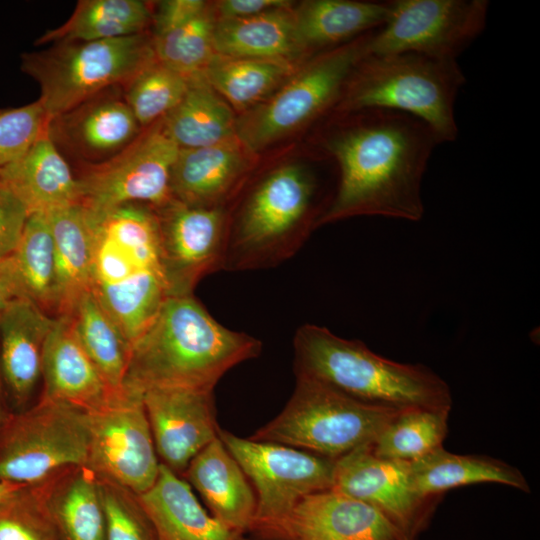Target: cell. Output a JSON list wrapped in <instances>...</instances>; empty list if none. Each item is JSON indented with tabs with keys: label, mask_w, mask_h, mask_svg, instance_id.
<instances>
[{
	"label": "cell",
	"mask_w": 540,
	"mask_h": 540,
	"mask_svg": "<svg viewBox=\"0 0 540 540\" xmlns=\"http://www.w3.org/2000/svg\"><path fill=\"white\" fill-rule=\"evenodd\" d=\"M342 120L323 147L338 168V181L319 226L354 216L416 222L424 215L422 181L440 144L410 115L385 110L337 111Z\"/></svg>",
	"instance_id": "obj_1"
},
{
	"label": "cell",
	"mask_w": 540,
	"mask_h": 540,
	"mask_svg": "<svg viewBox=\"0 0 540 540\" xmlns=\"http://www.w3.org/2000/svg\"><path fill=\"white\" fill-rule=\"evenodd\" d=\"M262 343L217 322L193 296H170L131 346L123 390H214L234 366L260 355Z\"/></svg>",
	"instance_id": "obj_2"
},
{
	"label": "cell",
	"mask_w": 540,
	"mask_h": 540,
	"mask_svg": "<svg viewBox=\"0 0 540 540\" xmlns=\"http://www.w3.org/2000/svg\"><path fill=\"white\" fill-rule=\"evenodd\" d=\"M85 211L93 237L90 290L132 346L170 297L156 211L138 203Z\"/></svg>",
	"instance_id": "obj_3"
},
{
	"label": "cell",
	"mask_w": 540,
	"mask_h": 540,
	"mask_svg": "<svg viewBox=\"0 0 540 540\" xmlns=\"http://www.w3.org/2000/svg\"><path fill=\"white\" fill-rule=\"evenodd\" d=\"M293 347L296 377L321 382L372 405L451 410L448 383L422 364L387 359L360 340L339 337L315 324L297 329Z\"/></svg>",
	"instance_id": "obj_4"
},
{
	"label": "cell",
	"mask_w": 540,
	"mask_h": 540,
	"mask_svg": "<svg viewBox=\"0 0 540 540\" xmlns=\"http://www.w3.org/2000/svg\"><path fill=\"white\" fill-rule=\"evenodd\" d=\"M465 76L457 60L401 52L366 54L351 72L336 111L385 109L425 123L440 144L458 137L457 95Z\"/></svg>",
	"instance_id": "obj_5"
},
{
	"label": "cell",
	"mask_w": 540,
	"mask_h": 540,
	"mask_svg": "<svg viewBox=\"0 0 540 540\" xmlns=\"http://www.w3.org/2000/svg\"><path fill=\"white\" fill-rule=\"evenodd\" d=\"M317 189L313 174L300 164L268 173L228 223L222 270L264 269L293 256L319 226Z\"/></svg>",
	"instance_id": "obj_6"
},
{
	"label": "cell",
	"mask_w": 540,
	"mask_h": 540,
	"mask_svg": "<svg viewBox=\"0 0 540 540\" xmlns=\"http://www.w3.org/2000/svg\"><path fill=\"white\" fill-rule=\"evenodd\" d=\"M21 69L40 87L48 121L96 94L124 86L155 60L146 32L95 41H61L21 56Z\"/></svg>",
	"instance_id": "obj_7"
},
{
	"label": "cell",
	"mask_w": 540,
	"mask_h": 540,
	"mask_svg": "<svg viewBox=\"0 0 540 540\" xmlns=\"http://www.w3.org/2000/svg\"><path fill=\"white\" fill-rule=\"evenodd\" d=\"M399 411L364 403L321 382L296 377L283 410L249 438L336 460L371 444Z\"/></svg>",
	"instance_id": "obj_8"
},
{
	"label": "cell",
	"mask_w": 540,
	"mask_h": 540,
	"mask_svg": "<svg viewBox=\"0 0 540 540\" xmlns=\"http://www.w3.org/2000/svg\"><path fill=\"white\" fill-rule=\"evenodd\" d=\"M374 31L317 54L269 99L245 112L236 121V136L249 153L266 149L336 107L351 72L368 53Z\"/></svg>",
	"instance_id": "obj_9"
},
{
	"label": "cell",
	"mask_w": 540,
	"mask_h": 540,
	"mask_svg": "<svg viewBox=\"0 0 540 540\" xmlns=\"http://www.w3.org/2000/svg\"><path fill=\"white\" fill-rule=\"evenodd\" d=\"M88 411L42 397L0 424V481L32 487L70 467L86 466Z\"/></svg>",
	"instance_id": "obj_10"
},
{
	"label": "cell",
	"mask_w": 540,
	"mask_h": 540,
	"mask_svg": "<svg viewBox=\"0 0 540 540\" xmlns=\"http://www.w3.org/2000/svg\"><path fill=\"white\" fill-rule=\"evenodd\" d=\"M256 496L249 532L258 540H277L280 528L304 497L332 489L335 460L287 445L242 438L219 430Z\"/></svg>",
	"instance_id": "obj_11"
},
{
	"label": "cell",
	"mask_w": 540,
	"mask_h": 540,
	"mask_svg": "<svg viewBox=\"0 0 540 540\" xmlns=\"http://www.w3.org/2000/svg\"><path fill=\"white\" fill-rule=\"evenodd\" d=\"M178 152L158 120L115 156L82 166L76 176L78 204L90 213L131 203L164 206L172 200L170 178Z\"/></svg>",
	"instance_id": "obj_12"
},
{
	"label": "cell",
	"mask_w": 540,
	"mask_h": 540,
	"mask_svg": "<svg viewBox=\"0 0 540 540\" xmlns=\"http://www.w3.org/2000/svg\"><path fill=\"white\" fill-rule=\"evenodd\" d=\"M487 0H393L368 54L410 52L457 60L483 32Z\"/></svg>",
	"instance_id": "obj_13"
},
{
	"label": "cell",
	"mask_w": 540,
	"mask_h": 540,
	"mask_svg": "<svg viewBox=\"0 0 540 540\" xmlns=\"http://www.w3.org/2000/svg\"><path fill=\"white\" fill-rule=\"evenodd\" d=\"M86 467L136 495L156 482L160 461L140 394L123 391L89 410Z\"/></svg>",
	"instance_id": "obj_14"
},
{
	"label": "cell",
	"mask_w": 540,
	"mask_h": 540,
	"mask_svg": "<svg viewBox=\"0 0 540 540\" xmlns=\"http://www.w3.org/2000/svg\"><path fill=\"white\" fill-rule=\"evenodd\" d=\"M332 489L371 505L409 540L424 532L440 502L415 490L409 462L379 457L370 444L335 460Z\"/></svg>",
	"instance_id": "obj_15"
},
{
	"label": "cell",
	"mask_w": 540,
	"mask_h": 540,
	"mask_svg": "<svg viewBox=\"0 0 540 540\" xmlns=\"http://www.w3.org/2000/svg\"><path fill=\"white\" fill-rule=\"evenodd\" d=\"M155 211L169 294L191 295L204 276L223 268L227 211L225 207L190 206L174 199Z\"/></svg>",
	"instance_id": "obj_16"
},
{
	"label": "cell",
	"mask_w": 540,
	"mask_h": 540,
	"mask_svg": "<svg viewBox=\"0 0 540 540\" xmlns=\"http://www.w3.org/2000/svg\"><path fill=\"white\" fill-rule=\"evenodd\" d=\"M141 396L160 463L182 476L218 437L214 390L152 388Z\"/></svg>",
	"instance_id": "obj_17"
},
{
	"label": "cell",
	"mask_w": 540,
	"mask_h": 540,
	"mask_svg": "<svg viewBox=\"0 0 540 540\" xmlns=\"http://www.w3.org/2000/svg\"><path fill=\"white\" fill-rule=\"evenodd\" d=\"M142 130L125 100L123 86L106 89L48 123L60 153L83 165L110 159Z\"/></svg>",
	"instance_id": "obj_18"
},
{
	"label": "cell",
	"mask_w": 540,
	"mask_h": 540,
	"mask_svg": "<svg viewBox=\"0 0 540 540\" xmlns=\"http://www.w3.org/2000/svg\"><path fill=\"white\" fill-rule=\"evenodd\" d=\"M277 540H409L371 505L329 489L300 500Z\"/></svg>",
	"instance_id": "obj_19"
},
{
	"label": "cell",
	"mask_w": 540,
	"mask_h": 540,
	"mask_svg": "<svg viewBox=\"0 0 540 540\" xmlns=\"http://www.w3.org/2000/svg\"><path fill=\"white\" fill-rule=\"evenodd\" d=\"M54 318L27 298L13 300L0 314V376L6 402L26 409L42 377V355Z\"/></svg>",
	"instance_id": "obj_20"
},
{
	"label": "cell",
	"mask_w": 540,
	"mask_h": 540,
	"mask_svg": "<svg viewBox=\"0 0 540 540\" xmlns=\"http://www.w3.org/2000/svg\"><path fill=\"white\" fill-rule=\"evenodd\" d=\"M237 136L210 146L179 149L170 178L172 199L190 206L224 207L249 167Z\"/></svg>",
	"instance_id": "obj_21"
},
{
	"label": "cell",
	"mask_w": 540,
	"mask_h": 540,
	"mask_svg": "<svg viewBox=\"0 0 540 540\" xmlns=\"http://www.w3.org/2000/svg\"><path fill=\"white\" fill-rule=\"evenodd\" d=\"M42 397L87 411L118 394L109 388L75 333L71 316L60 315L46 338L42 355ZM121 393V392H120Z\"/></svg>",
	"instance_id": "obj_22"
},
{
	"label": "cell",
	"mask_w": 540,
	"mask_h": 540,
	"mask_svg": "<svg viewBox=\"0 0 540 540\" xmlns=\"http://www.w3.org/2000/svg\"><path fill=\"white\" fill-rule=\"evenodd\" d=\"M183 476L200 494L213 517L238 534L250 531L256 496L219 435L191 460Z\"/></svg>",
	"instance_id": "obj_23"
},
{
	"label": "cell",
	"mask_w": 540,
	"mask_h": 540,
	"mask_svg": "<svg viewBox=\"0 0 540 540\" xmlns=\"http://www.w3.org/2000/svg\"><path fill=\"white\" fill-rule=\"evenodd\" d=\"M32 488L57 540H105L98 478L86 466L66 468Z\"/></svg>",
	"instance_id": "obj_24"
},
{
	"label": "cell",
	"mask_w": 540,
	"mask_h": 540,
	"mask_svg": "<svg viewBox=\"0 0 540 540\" xmlns=\"http://www.w3.org/2000/svg\"><path fill=\"white\" fill-rule=\"evenodd\" d=\"M0 180L22 201L29 214H49L78 203V186L48 126L15 162L0 170Z\"/></svg>",
	"instance_id": "obj_25"
},
{
	"label": "cell",
	"mask_w": 540,
	"mask_h": 540,
	"mask_svg": "<svg viewBox=\"0 0 540 540\" xmlns=\"http://www.w3.org/2000/svg\"><path fill=\"white\" fill-rule=\"evenodd\" d=\"M138 499L157 540H237L243 535L206 511L192 487L162 464L154 485Z\"/></svg>",
	"instance_id": "obj_26"
},
{
	"label": "cell",
	"mask_w": 540,
	"mask_h": 540,
	"mask_svg": "<svg viewBox=\"0 0 540 540\" xmlns=\"http://www.w3.org/2000/svg\"><path fill=\"white\" fill-rule=\"evenodd\" d=\"M390 10L391 1H304L293 11L296 37L304 52L322 53L380 28Z\"/></svg>",
	"instance_id": "obj_27"
},
{
	"label": "cell",
	"mask_w": 540,
	"mask_h": 540,
	"mask_svg": "<svg viewBox=\"0 0 540 540\" xmlns=\"http://www.w3.org/2000/svg\"><path fill=\"white\" fill-rule=\"evenodd\" d=\"M409 470L415 490L426 498H440L447 490L478 483L530 493L526 477L515 466L486 455L451 453L443 446L409 462Z\"/></svg>",
	"instance_id": "obj_28"
},
{
	"label": "cell",
	"mask_w": 540,
	"mask_h": 540,
	"mask_svg": "<svg viewBox=\"0 0 540 540\" xmlns=\"http://www.w3.org/2000/svg\"><path fill=\"white\" fill-rule=\"evenodd\" d=\"M54 238L55 306L57 316H70L80 297L90 290L93 237L80 204L47 214Z\"/></svg>",
	"instance_id": "obj_29"
},
{
	"label": "cell",
	"mask_w": 540,
	"mask_h": 540,
	"mask_svg": "<svg viewBox=\"0 0 540 540\" xmlns=\"http://www.w3.org/2000/svg\"><path fill=\"white\" fill-rule=\"evenodd\" d=\"M214 49L228 57L285 62L305 53L296 37L291 7L248 18L217 19Z\"/></svg>",
	"instance_id": "obj_30"
},
{
	"label": "cell",
	"mask_w": 540,
	"mask_h": 540,
	"mask_svg": "<svg viewBox=\"0 0 540 540\" xmlns=\"http://www.w3.org/2000/svg\"><path fill=\"white\" fill-rule=\"evenodd\" d=\"M236 121L229 104L205 77L189 80L179 104L162 118L166 134L179 149L200 148L236 136Z\"/></svg>",
	"instance_id": "obj_31"
},
{
	"label": "cell",
	"mask_w": 540,
	"mask_h": 540,
	"mask_svg": "<svg viewBox=\"0 0 540 540\" xmlns=\"http://www.w3.org/2000/svg\"><path fill=\"white\" fill-rule=\"evenodd\" d=\"M152 10L140 0H80L59 27L46 31L37 45L61 41H95L145 32Z\"/></svg>",
	"instance_id": "obj_32"
},
{
	"label": "cell",
	"mask_w": 540,
	"mask_h": 540,
	"mask_svg": "<svg viewBox=\"0 0 540 540\" xmlns=\"http://www.w3.org/2000/svg\"><path fill=\"white\" fill-rule=\"evenodd\" d=\"M83 349L114 392H123L131 346L91 290L78 300L72 314Z\"/></svg>",
	"instance_id": "obj_33"
},
{
	"label": "cell",
	"mask_w": 540,
	"mask_h": 540,
	"mask_svg": "<svg viewBox=\"0 0 540 540\" xmlns=\"http://www.w3.org/2000/svg\"><path fill=\"white\" fill-rule=\"evenodd\" d=\"M292 73L290 62L215 54L204 77L229 106L246 111L264 101Z\"/></svg>",
	"instance_id": "obj_34"
},
{
	"label": "cell",
	"mask_w": 540,
	"mask_h": 540,
	"mask_svg": "<svg viewBox=\"0 0 540 540\" xmlns=\"http://www.w3.org/2000/svg\"><path fill=\"white\" fill-rule=\"evenodd\" d=\"M23 296L48 313L55 306L54 238L47 214H30L10 255Z\"/></svg>",
	"instance_id": "obj_35"
},
{
	"label": "cell",
	"mask_w": 540,
	"mask_h": 540,
	"mask_svg": "<svg viewBox=\"0 0 540 540\" xmlns=\"http://www.w3.org/2000/svg\"><path fill=\"white\" fill-rule=\"evenodd\" d=\"M448 409L400 410L370 444L382 458L412 462L442 446L448 433Z\"/></svg>",
	"instance_id": "obj_36"
},
{
	"label": "cell",
	"mask_w": 540,
	"mask_h": 540,
	"mask_svg": "<svg viewBox=\"0 0 540 540\" xmlns=\"http://www.w3.org/2000/svg\"><path fill=\"white\" fill-rule=\"evenodd\" d=\"M217 19L208 7L190 22L153 37L155 59L188 80L204 77L213 56Z\"/></svg>",
	"instance_id": "obj_37"
},
{
	"label": "cell",
	"mask_w": 540,
	"mask_h": 540,
	"mask_svg": "<svg viewBox=\"0 0 540 540\" xmlns=\"http://www.w3.org/2000/svg\"><path fill=\"white\" fill-rule=\"evenodd\" d=\"M189 80L156 59L123 86L124 97L145 129L165 117L182 100Z\"/></svg>",
	"instance_id": "obj_38"
},
{
	"label": "cell",
	"mask_w": 540,
	"mask_h": 540,
	"mask_svg": "<svg viewBox=\"0 0 540 540\" xmlns=\"http://www.w3.org/2000/svg\"><path fill=\"white\" fill-rule=\"evenodd\" d=\"M105 540H157L153 525L138 495L110 481L99 479Z\"/></svg>",
	"instance_id": "obj_39"
},
{
	"label": "cell",
	"mask_w": 540,
	"mask_h": 540,
	"mask_svg": "<svg viewBox=\"0 0 540 540\" xmlns=\"http://www.w3.org/2000/svg\"><path fill=\"white\" fill-rule=\"evenodd\" d=\"M39 100L0 111V170L19 159L48 126Z\"/></svg>",
	"instance_id": "obj_40"
},
{
	"label": "cell",
	"mask_w": 540,
	"mask_h": 540,
	"mask_svg": "<svg viewBox=\"0 0 540 540\" xmlns=\"http://www.w3.org/2000/svg\"><path fill=\"white\" fill-rule=\"evenodd\" d=\"M0 540H57L32 487L0 508Z\"/></svg>",
	"instance_id": "obj_41"
},
{
	"label": "cell",
	"mask_w": 540,
	"mask_h": 540,
	"mask_svg": "<svg viewBox=\"0 0 540 540\" xmlns=\"http://www.w3.org/2000/svg\"><path fill=\"white\" fill-rule=\"evenodd\" d=\"M29 215L22 201L0 180V259L16 249Z\"/></svg>",
	"instance_id": "obj_42"
},
{
	"label": "cell",
	"mask_w": 540,
	"mask_h": 540,
	"mask_svg": "<svg viewBox=\"0 0 540 540\" xmlns=\"http://www.w3.org/2000/svg\"><path fill=\"white\" fill-rule=\"evenodd\" d=\"M208 7L207 2L202 0H164L158 2L156 10L152 11L153 37L190 22Z\"/></svg>",
	"instance_id": "obj_43"
},
{
	"label": "cell",
	"mask_w": 540,
	"mask_h": 540,
	"mask_svg": "<svg viewBox=\"0 0 540 540\" xmlns=\"http://www.w3.org/2000/svg\"><path fill=\"white\" fill-rule=\"evenodd\" d=\"M291 6L286 0H223L216 4L215 14L218 19H240Z\"/></svg>",
	"instance_id": "obj_44"
},
{
	"label": "cell",
	"mask_w": 540,
	"mask_h": 540,
	"mask_svg": "<svg viewBox=\"0 0 540 540\" xmlns=\"http://www.w3.org/2000/svg\"><path fill=\"white\" fill-rule=\"evenodd\" d=\"M24 298L11 256L0 259V314L15 299Z\"/></svg>",
	"instance_id": "obj_45"
},
{
	"label": "cell",
	"mask_w": 540,
	"mask_h": 540,
	"mask_svg": "<svg viewBox=\"0 0 540 540\" xmlns=\"http://www.w3.org/2000/svg\"><path fill=\"white\" fill-rule=\"evenodd\" d=\"M27 487L0 481V508L18 497Z\"/></svg>",
	"instance_id": "obj_46"
},
{
	"label": "cell",
	"mask_w": 540,
	"mask_h": 540,
	"mask_svg": "<svg viewBox=\"0 0 540 540\" xmlns=\"http://www.w3.org/2000/svg\"><path fill=\"white\" fill-rule=\"evenodd\" d=\"M7 402L4 395V390L2 386L1 376H0V424L8 416L10 411H8Z\"/></svg>",
	"instance_id": "obj_47"
},
{
	"label": "cell",
	"mask_w": 540,
	"mask_h": 540,
	"mask_svg": "<svg viewBox=\"0 0 540 540\" xmlns=\"http://www.w3.org/2000/svg\"><path fill=\"white\" fill-rule=\"evenodd\" d=\"M237 540H254V539L247 538L245 535H240Z\"/></svg>",
	"instance_id": "obj_48"
}]
</instances>
